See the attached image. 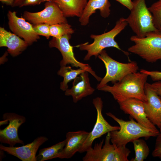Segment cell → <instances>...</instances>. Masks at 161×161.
<instances>
[{
	"label": "cell",
	"instance_id": "cell-15",
	"mask_svg": "<svg viewBox=\"0 0 161 161\" xmlns=\"http://www.w3.org/2000/svg\"><path fill=\"white\" fill-rule=\"evenodd\" d=\"M144 90L146 98L143 101L145 113L148 120L158 128L161 123V100L150 84L146 82Z\"/></svg>",
	"mask_w": 161,
	"mask_h": 161
},
{
	"label": "cell",
	"instance_id": "cell-9",
	"mask_svg": "<svg viewBox=\"0 0 161 161\" xmlns=\"http://www.w3.org/2000/svg\"><path fill=\"white\" fill-rule=\"evenodd\" d=\"M24 16L34 25L45 23L51 25L67 23L63 13L53 1H47L44 9L41 11L35 13L25 11Z\"/></svg>",
	"mask_w": 161,
	"mask_h": 161
},
{
	"label": "cell",
	"instance_id": "cell-33",
	"mask_svg": "<svg viewBox=\"0 0 161 161\" xmlns=\"http://www.w3.org/2000/svg\"><path fill=\"white\" fill-rule=\"evenodd\" d=\"M3 3L11 6H13L16 0H0Z\"/></svg>",
	"mask_w": 161,
	"mask_h": 161
},
{
	"label": "cell",
	"instance_id": "cell-23",
	"mask_svg": "<svg viewBox=\"0 0 161 161\" xmlns=\"http://www.w3.org/2000/svg\"><path fill=\"white\" fill-rule=\"evenodd\" d=\"M134 145L135 153L134 158L131 161H143L148 156L150 150L146 142L142 139H138L132 142Z\"/></svg>",
	"mask_w": 161,
	"mask_h": 161
},
{
	"label": "cell",
	"instance_id": "cell-29",
	"mask_svg": "<svg viewBox=\"0 0 161 161\" xmlns=\"http://www.w3.org/2000/svg\"><path fill=\"white\" fill-rule=\"evenodd\" d=\"M140 72L147 74L154 81H161V72L157 71H149L142 69Z\"/></svg>",
	"mask_w": 161,
	"mask_h": 161
},
{
	"label": "cell",
	"instance_id": "cell-4",
	"mask_svg": "<svg viewBox=\"0 0 161 161\" xmlns=\"http://www.w3.org/2000/svg\"><path fill=\"white\" fill-rule=\"evenodd\" d=\"M130 40L134 44L128 48L129 52L149 63L161 60V32L158 31L151 32L143 37L133 35Z\"/></svg>",
	"mask_w": 161,
	"mask_h": 161
},
{
	"label": "cell",
	"instance_id": "cell-1",
	"mask_svg": "<svg viewBox=\"0 0 161 161\" xmlns=\"http://www.w3.org/2000/svg\"><path fill=\"white\" fill-rule=\"evenodd\" d=\"M148 76L140 72L131 73L113 86L107 84L99 90L110 93L118 103L131 98L144 101L146 100L144 87Z\"/></svg>",
	"mask_w": 161,
	"mask_h": 161
},
{
	"label": "cell",
	"instance_id": "cell-32",
	"mask_svg": "<svg viewBox=\"0 0 161 161\" xmlns=\"http://www.w3.org/2000/svg\"><path fill=\"white\" fill-rule=\"evenodd\" d=\"M42 2L41 0H25L20 7L37 4H40Z\"/></svg>",
	"mask_w": 161,
	"mask_h": 161
},
{
	"label": "cell",
	"instance_id": "cell-31",
	"mask_svg": "<svg viewBox=\"0 0 161 161\" xmlns=\"http://www.w3.org/2000/svg\"><path fill=\"white\" fill-rule=\"evenodd\" d=\"M130 10L133 7V2L131 0H115Z\"/></svg>",
	"mask_w": 161,
	"mask_h": 161
},
{
	"label": "cell",
	"instance_id": "cell-16",
	"mask_svg": "<svg viewBox=\"0 0 161 161\" xmlns=\"http://www.w3.org/2000/svg\"><path fill=\"white\" fill-rule=\"evenodd\" d=\"M88 73L86 71L79 75L73 80L71 88L65 91V95L71 96L74 103L92 95L95 91L91 86Z\"/></svg>",
	"mask_w": 161,
	"mask_h": 161
},
{
	"label": "cell",
	"instance_id": "cell-13",
	"mask_svg": "<svg viewBox=\"0 0 161 161\" xmlns=\"http://www.w3.org/2000/svg\"><path fill=\"white\" fill-rule=\"evenodd\" d=\"M48 140L47 137L41 136L31 143L20 147H7L1 144L0 149L22 161H36V155L38 148Z\"/></svg>",
	"mask_w": 161,
	"mask_h": 161
},
{
	"label": "cell",
	"instance_id": "cell-34",
	"mask_svg": "<svg viewBox=\"0 0 161 161\" xmlns=\"http://www.w3.org/2000/svg\"><path fill=\"white\" fill-rule=\"evenodd\" d=\"M25 0H16L13 6H20Z\"/></svg>",
	"mask_w": 161,
	"mask_h": 161
},
{
	"label": "cell",
	"instance_id": "cell-37",
	"mask_svg": "<svg viewBox=\"0 0 161 161\" xmlns=\"http://www.w3.org/2000/svg\"><path fill=\"white\" fill-rule=\"evenodd\" d=\"M158 128L160 129V133H161V123H160V125L159 127Z\"/></svg>",
	"mask_w": 161,
	"mask_h": 161
},
{
	"label": "cell",
	"instance_id": "cell-25",
	"mask_svg": "<svg viewBox=\"0 0 161 161\" xmlns=\"http://www.w3.org/2000/svg\"><path fill=\"white\" fill-rule=\"evenodd\" d=\"M151 13L155 28L161 32V0H158L148 7Z\"/></svg>",
	"mask_w": 161,
	"mask_h": 161
},
{
	"label": "cell",
	"instance_id": "cell-19",
	"mask_svg": "<svg viewBox=\"0 0 161 161\" xmlns=\"http://www.w3.org/2000/svg\"><path fill=\"white\" fill-rule=\"evenodd\" d=\"M111 5L109 0H88L83 13L79 18V21L81 25L85 26L89 22L90 16L98 10L100 15L104 18L110 15Z\"/></svg>",
	"mask_w": 161,
	"mask_h": 161
},
{
	"label": "cell",
	"instance_id": "cell-18",
	"mask_svg": "<svg viewBox=\"0 0 161 161\" xmlns=\"http://www.w3.org/2000/svg\"><path fill=\"white\" fill-rule=\"evenodd\" d=\"M28 44L14 33L0 28V46L8 48L7 51L12 56H16L24 50Z\"/></svg>",
	"mask_w": 161,
	"mask_h": 161
},
{
	"label": "cell",
	"instance_id": "cell-11",
	"mask_svg": "<svg viewBox=\"0 0 161 161\" xmlns=\"http://www.w3.org/2000/svg\"><path fill=\"white\" fill-rule=\"evenodd\" d=\"M7 16L10 30L17 35L23 38L28 45L32 44L39 38V35L34 30L33 26L24 18L18 17L16 12L9 11Z\"/></svg>",
	"mask_w": 161,
	"mask_h": 161
},
{
	"label": "cell",
	"instance_id": "cell-2",
	"mask_svg": "<svg viewBox=\"0 0 161 161\" xmlns=\"http://www.w3.org/2000/svg\"><path fill=\"white\" fill-rule=\"evenodd\" d=\"M119 125L118 130L110 132L111 142L116 146L126 145L130 142L140 137L148 139L150 137H157L160 131L147 128L131 118L129 121H125L116 117L110 112L106 113Z\"/></svg>",
	"mask_w": 161,
	"mask_h": 161
},
{
	"label": "cell",
	"instance_id": "cell-21",
	"mask_svg": "<svg viewBox=\"0 0 161 161\" xmlns=\"http://www.w3.org/2000/svg\"><path fill=\"white\" fill-rule=\"evenodd\" d=\"M86 71V70L81 68L74 69H72L70 66H61L58 72V75L64 78L63 81L60 83V89L65 91L68 89V83L75 79L78 76Z\"/></svg>",
	"mask_w": 161,
	"mask_h": 161
},
{
	"label": "cell",
	"instance_id": "cell-17",
	"mask_svg": "<svg viewBox=\"0 0 161 161\" xmlns=\"http://www.w3.org/2000/svg\"><path fill=\"white\" fill-rule=\"evenodd\" d=\"M89 134V132L83 130L68 132L66 134L65 145L57 158H71L78 152Z\"/></svg>",
	"mask_w": 161,
	"mask_h": 161
},
{
	"label": "cell",
	"instance_id": "cell-35",
	"mask_svg": "<svg viewBox=\"0 0 161 161\" xmlns=\"http://www.w3.org/2000/svg\"><path fill=\"white\" fill-rule=\"evenodd\" d=\"M8 121L7 119H4L3 120L0 121V126L3 125L7 124L8 123Z\"/></svg>",
	"mask_w": 161,
	"mask_h": 161
},
{
	"label": "cell",
	"instance_id": "cell-14",
	"mask_svg": "<svg viewBox=\"0 0 161 161\" xmlns=\"http://www.w3.org/2000/svg\"><path fill=\"white\" fill-rule=\"evenodd\" d=\"M104 140L99 143H95L94 147L87 151L83 157V161H113L115 154V146L110 143V132L106 136L105 143Z\"/></svg>",
	"mask_w": 161,
	"mask_h": 161
},
{
	"label": "cell",
	"instance_id": "cell-6",
	"mask_svg": "<svg viewBox=\"0 0 161 161\" xmlns=\"http://www.w3.org/2000/svg\"><path fill=\"white\" fill-rule=\"evenodd\" d=\"M133 2V8L126 20L136 35L143 37L149 32L157 31L145 0H134Z\"/></svg>",
	"mask_w": 161,
	"mask_h": 161
},
{
	"label": "cell",
	"instance_id": "cell-28",
	"mask_svg": "<svg viewBox=\"0 0 161 161\" xmlns=\"http://www.w3.org/2000/svg\"><path fill=\"white\" fill-rule=\"evenodd\" d=\"M152 156L159 157L161 156V133L157 136L154 149L152 153Z\"/></svg>",
	"mask_w": 161,
	"mask_h": 161
},
{
	"label": "cell",
	"instance_id": "cell-7",
	"mask_svg": "<svg viewBox=\"0 0 161 161\" xmlns=\"http://www.w3.org/2000/svg\"><path fill=\"white\" fill-rule=\"evenodd\" d=\"M71 37V34H66L60 38L53 37L49 42V47L57 48L62 54L63 58L60 63L61 66L70 64L73 67L82 68L90 73L97 81H100L102 78L96 74L89 64L80 62L75 58L73 52V47L69 42Z\"/></svg>",
	"mask_w": 161,
	"mask_h": 161
},
{
	"label": "cell",
	"instance_id": "cell-38",
	"mask_svg": "<svg viewBox=\"0 0 161 161\" xmlns=\"http://www.w3.org/2000/svg\"><path fill=\"white\" fill-rule=\"evenodd\" d=\"M159 158L161 160V156L159 157Z\"/></svg>",
	"mask_w": 161,
	"mask_h": 161
},
{
	"label": "cell",
	"instance_id": "cell-12",
	"mask_svg": "<svg viewBox=\"0 0 161 161\" xmlns=\"http://www.w3.org/2000/svg\"><path fill=\"white\" fill-rule=\"evenodd\" d=\"M120 109L125 113L129 114L137 122L150 129L158 130L147 118L145 113L143 101L131 98L118 103Z\"/></svg>",
	"mask_w": 161,
	"mask_h": 161
},
{
	"label": "cell",
	"instance_id": "cell-26",
	"mask_svg": "<svg viewBox=\"0 0 161 161\" xmlns=\"http://www.w3.org/2000/svg\"><path fill=\"white\" fill-rule=\"evenodd\" d=\"M115 146V154L113 161H129L128 157L131 151L126 145Z\"/></svg>",
	"mask_w": 161,
	"mask_h": 161
},
{
	"label": "cell",
	"instance_id": "cell-27",
	"mask_svg": "<svg viewBox=\"0 0 161 161\" xmlns=\"http://www.w3.org/2000/svg\"><path fill=\"white\" fill-rule=\"evenodd\" d=\"M33 28L35 31L38 35L45 37L49 39L50 36V25L45 23H40L34 25Z\"/></svg>",
	"mask_w": 161,
	"mask_h": 161
},
{
	"label": "cell",
	"instance_id": "cell-10",
	"mask_svg": "<svg viewBox=\"0 0 161 161\" xmlns=\"http://www.w3.org/2000/svg\"><path fill=\"white\" fill-rule=\"evenodd\" d=\"M4 120L7 119L9 123L4 129L0 130V141L13 147L16 144L24 145L23 141L19 137V127L26 121L24 116L14 113H6L3 115Z\"/></svg>",
	"mask_w": 161,
	"mask_h": 161
},
{
	"label": "cell",
	"instance_id": "cell-22",
	"mask_svg": "<svg viewBox=\"0 0 161 161\" xmlns=\"http://www.w3.org/2000/svg\"><path fill=\"white\" fill-rule=\"evenodd\" d=\"M66 143L65 140L50 147L40 149L36 156L37 161H44L57 158L64 148Z\"/></svg>",
	"mask_w": 161,
	"mask_h": 161
},
{
	"label": "cell",
	"instance_id": "cell-3",
	"mask_svg": "<svg viewBox=\"0 0 161 161\" xmlns=\"http://www.w3.org/2000/svg\"><path fill=\"white\" fill-rule=\"evenodd\" d=\"M128 24L126 18H121L117 21L114 27L109 31L99 35L92 34L90 37L94 40L92 44H88L86 42L78 45L80 50L87 51L84 60H89L93 56L98 57L102 51L108 47H114L122 51L126 55L128 54L127 52L122 50L114 40L115 37L124 30Z\"/></svg>",
	"mask_w": 161,
	"mask_h": 161
},
{
	"label": "cell",
	"instance_id": "cell-5",
	"mask_svg": "<svg viewBox=\"0 0 161 161\" xmlns=\"http://www.w3.org/2000/svg\"><path fill=\"white\" fill-rule=\"evenodd\" d=\"M103 63L106 69L105 76L97 86V89H100L107 84L109 82L115 83L122 80L127 75L137 72L139 67L136 61L122 63L117 61L108 55L103 50L98 56Z\"/></svg>",
	"mask_w": 161,
	"mask_h": 161
},
{
	"label": "cell",
	"instance_id": "cell-8",
	"mask_svg": "<svg viewBox=\"0 0 161 161\" xmlns=\"http://www.w3.org/2000/svg\"><path fill=\"white\" fill-rule=\"evenodd\" d=\"M92 103L97 112L95 123L86 139L83 144L78 152L82 153L86 152L92 147L93 141L103 135L112 131L119 130L120 127L112 126L105 119L102 114L103 102L101 97H96L93 99Z\"/></svg>",
	"mask_w": 161,
	"mask_h": 161
},
{
	"label": "cell",
	"instance_id": "cell-36",
	"mask_svg": "<svg viewBox=\"0 0 161 161\" xmlns=\"http://www.w3.org/2000/svg\"><path fill=\"white\" fill-rule=\"evenodd\" d=\"M42 1H54V0H41Z\"/></svg>",
	"mask_w": 161,
	"mask_h": 161
},
{
	"label": "cell",
	"instance_id": "cell-30",
	"mask_svg": "<svg viewBox=\"0 0 161 161\" xmlns=\"http://www.w3.org/2000/svg\"><path fill=\"white\" fill-rule=\"evenodd\" d=\"M150 85L156 91L161 100V81H157L150 84Z\"/></svg>",
	"mask_w": 161,
	"mask_h": 161
},
{
	"label": "cell",
	"instance_id": "cell-20",
	"mask_svg": "<svg viewBox=\"0 0 161 161\" xmlns=\"http://www.w3.org/2000/svg\"><path fill=\"white\" fill-rule=\"evenodd\" d=\"M66 17L81 16L88 0H54Z\"/></svg>",
	"mask_w": 161,
	"mask_h": 161
},
{
	"label": "cell",
	"instance_id": "cell-24",
	"mask_svg": "<svg viewBox=\"0 0 161 161\" xmlns=\"http://www.w3.org/2000/svg\"><path fill=\"white\" fill-rule=\"evenodd\" d=\"M50 35L54 38H60L66 34H71L74 32L71 26L67 23L50 25Z\"/></svg>",
	"mask_w": 161,
	"mask_h": 161
}]
</instances>
